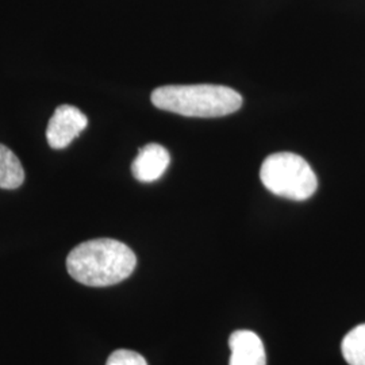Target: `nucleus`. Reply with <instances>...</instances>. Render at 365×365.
Here are the masks:
<instances>
[{"mask_svg":"<svg viewBox=\"0 0 365 365\" xmlns=\"http://www.w3.org/2000/svg\"><path fill=\"white\" fill-rule=\"evenodd\" d=\"M152 103L182 117L218 118L240 110L242 96L233 88L215 84L164 86L152 92Z\"/></svg>","mask_w":365,"mask_h":365,"instance_id":"obj_2","label":"nucleus"},{"mask_svg":"<svg viewBox=\"0 0 365 365\" xmlns=\"http://www.w3.org/2000/svg\"><path fill=\"white\" fill-rule=\"evenodd\" d=\"M25 180V170L13 150L0 144V188L15 190Z\"/></svg>","mask_w":365,"mask_h":365,"instance_id":"obj_7","label":"nucleus"},{"mask_svg":"<svg viewBox=\"0 0 365 365\" xmlns=\"http://www.w3.org/2000/svg\"><path fill=\"white\" fill-rule=\"evenodd\" d=\"M106 365H148V363L144 356L140 353L128 349H118L110 354Z\"/></svg>","mask_w":365,"mask_h":365,"instance_id":"obj_9","label":"nucleus"},{"mask_svg":"<svg viewBox=\"0 0 365 365\" xmlns=\"http://www.w3.org/2000/svg\"><path fill=\"white\" fill-rule=\"evenodd\" d=\"M261 182L274 195L289 200H306L315 194L318 180L303 157L282 152L267 157L261 165Z\"/></svg>","mask_w":365,"mask_h":365,"instance_id":"obj_3","label":"nucleus"},{"mask_svg":"<svg viewBox=\"0 0 365 365\" xmlns=\"http://www.w3.org/2000/svg\"><path fill=\"white\" fill-rule=\"evenodd\" d=\"M88 125V119L78 107L58 106L46 128V140L53 149H64Z\"/></svg>","mask_w":365,"mask_h":365,"instance_id":"obj_4","label":"nucleus"},{"mask_svg":"<svg viewBox=\"0 0 365 365\" xmlns=\"http://www.w3.org/2000/svg\"><path fill=\"white\" fill-rule=\"evenodd\" d=\"M345 361L349 365H365V324L352 329L341 344Z\"/></svg>","mask_w":365,"mask_h":365,"instance_id":"obj_8","label":"nucleus"},{"mask_svg":"<svg viewBox=\"0 0 365 365\" xmlns=\"http://www.w3.org/2000/svg\"><path fill=\"white\" fill-rule=\"evenodd\" d=\"M137 257L123 242L98 238L80 244L66 257L72 279L88 287H108L128 279L135 269Z\"/></svg>","mask_w":365,"mask_h":365,"instance_id":"obj_1","label":"nucleus"},{"mask_svg":"<svg viewBox=\"0 0 365 365\" xmlns=\"http://www.w3.org/2000/svg\"><path fill=\"white\" fill-rule=\"evenodd\" d=\"M170 152L158 144L145 145L131 164L133 176L141 182L158 180L168 168Z\"/></svg>","mask_w":365,"mask_h":365,"instance_id":"obj_5","label":"nucleus"},{"mask_svg":"<svg viewBox=\"0 0 365 365\" xmlns=\"http://www.w3.org/2000/svg\"><path fill=\"white\" fill-rule=\"evenodd\" d=\"M232 351L229 365H267V356L260 337L250 330H237L229 339Z\"/></svg>","mask_w":365,"mask_h":365,"instance_id":"obj_6","label":"nucleus"}]
</instances>
